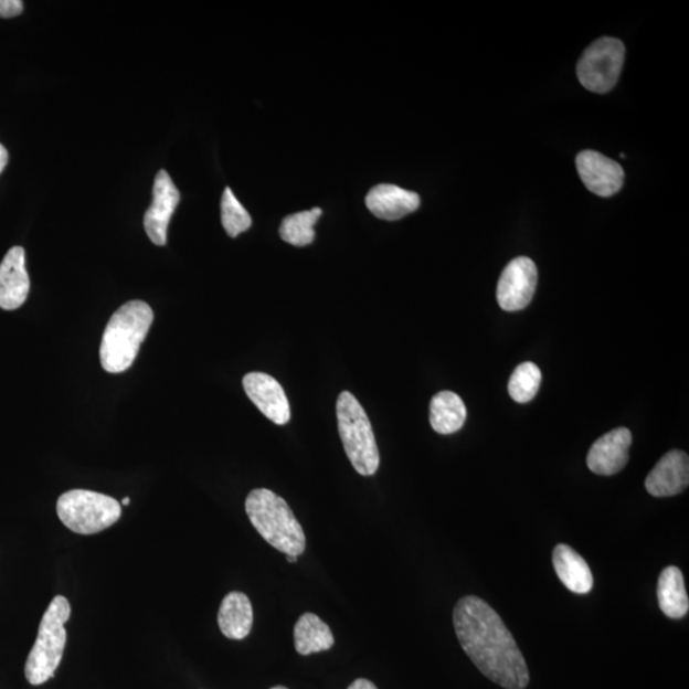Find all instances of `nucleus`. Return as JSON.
Wrapping results in <instances>:
<instances>
[{"label": "nucleus", "mask_w": 689, "mask_h": 689, "mask_svg": "<svg viewBox=\"0 0 689 689\" xmlns=\"http://www.w3.org/2000/svg\"><path fill=\"white\" fill-rule=\"evenodd\" d=\"M553 565L562 584L574 594H589L594 587V577L589 564L574 549L558 544L553 551Z\"/></svg>", "instance_id": "obj_16"}, {"label": "nucleus", "mask_w": 689, "mask_h": 689, "mask_svg": "<svg viewBox=\"0 0 689 689\" xmlns=\"http://www.w3.org/2000/svg\"><path fill=\"white\" fill-rule=\"evenodd\" d=\"M658 601L661 612L671 619L683 618L689 611L683 573L675 565L664 569L660 574Z\"/></svg>", "instance_id": "obj_19"}, {"label": "nucleus", "mask_w": 689, "mask_h": 689, "mask_svg": "<svg viewBox=\"0 0 689 689\" xmlns=\"http://www.w3.org/2000/svg\"><path fill=\"white\" fill-rule=\"evenodd\" d=\"M294 644L300 655L330 650L335 645L332 630L315 613H305L294 627Z\"/></svg>", "instance_id": "obj_18"}, {"label": "nucleus", "mask_w": 689, "mask_h": 689, "mask_svg": "<svg viewBox=\"0 0 689 689\" xmlns=\"http://www.w3.org/2000/svg\"><path fill=\"white\" fill-rule=\"evenodd\" d=\"M152 195V204L146 212L144 224L151 242L162 247L168 242V227L172 213L180 202L178 188L172 183L166 170H160L156 176Z\"/></svg>", "instance_id": "obj_9"}, {"label": "nucleus", "mask_w": 689, "mask_h": 689, "mask_svg": "<svg viewBox=\"0 0 689 689\" xmlns=\"http://www.w3.org/2000/svg\"><path fill=\"white\" fill-rule=\"evenodd\" d=\"M541 371L534 363H522L517 367L508 382V392L519 404H527L537 396L541 384Z\"/></svg>", "instance_id": "obj_22"}, {"label": "nucleus", "mask_w": 689, "mask_h": 689, "mask_svg": "<svg viewBox=\"0 0 689 689\" xmlns=\"http://www.w3.org/2000/svg\"><path fill=\"white\" fill-rule=\"evenodd\" d=\"M626 47L622 41L602 38L590 45L577 64L580 84L589 92L605 94L617 84L625 63Z\"/></svg>", "instance_id": "obj_7"}, {"label": "nucleus", "mask_w": 689, "mask_h": 689, "mask_svg": "<svg viewBox=\"0 0 689 689\" xmlns=\"http://www.w3.org/2000/svg\"><path fill=\"white\" fill-rule=\"evenodd\" d=\"M218 623L220 630L230 639H244L253 626V608L250 597L233 592L220 605Z\"/></svg>", "instance_id": "obj_17"}, {"label": "nucleus", "mask_w": 689, "mask_h": 689, "mask_svg": "<svg viewBox=\"0 0 689 689\" xmlns=\"http://www.w3.org/2000/svg\"><path fill=\"white\" fill-rule=\"evenodd\" d=\"M689 459L683 451H670L656 464L649 477L646 478V490L654 497H672L688 487Z\"/></svg>", "instance_id": "obj_13"}, {"label": "nucleus", "mask_w": 689, "mask_h": 689, "mask_svg": "<svg viewBox=\"0 0 689 689\" xmlns=\"http://www.w3.org/2000/svg\"><path fill=\"white\" fill-rule=\"evenodd\" d=\"M365 203L374 216L396 221L420 209L421 197L398 186L380 184L368 193Z\"/></svg>", "instance_id": "obj_15"}, {"label": "nucleus", "mask_w": 689, "mask_h": 689, "mask_svg": "<svg viewBox=\"0 0 689 689\" xmlns=\"http://www.w3.org/2000/svg\"><path fill=\"white\" fill-rule=\"evenodd\" d=\"M348 689H379V688H377L375 685L371 682V680L360 678V679L354 680V682H352Z\"/></svg>", "instance_id": "obj_25"}, {"label": "nucleus", "mask_w": 689, "mask_h": 689, "mask_svg": "<svg viewBox=\"0 0 689 689\" xmlns=\"http://www.w3.org/2000/svg\"><path fill=\"white\" fill-rule=\"evenodd\" d=\"M340 438L352 467L363 477H372L380 467V453L371 421L360 402L344 391L336 405Z\"/></svg>", "instance_id": "obj_5"}, {"label": "nucleus", "mask_w": 689, "mask_h": 689, "mask_svg": "<svg viewBox=\"0 0 689 689\" xmlns=\"http://www.w3.org/2000/svg\"><path fill=\"white\" fill-rule=\"evenodd\" d=\"M630 445L632 433L627 428L604 434L589 451V469L604 477L619 473L628 463Z\"/></svg>", "instance_id": "obj_12"}, {"label": "nucleus", "mask_w": 689, "mask_h": 689, "mask_svg": "<svg viewBox=\"0 0 689 689\" xmlns=\"http://www.w3.org/2000/svg\"><path fill=\"white\" fill-rule=\"evenodd\" d=\"M56 512L71 531L93 536L118 522L121 505L117 499L97 491L73 489L57 499Z\"/></svg>", "instance_id": "obj_6"}, {"label": "nucleus", "mask_w": 689, "mask_h": 689, "mask_svg": "<svg viewBox=\"0 0 689 689\" xmlns=\"http://www.w3.org/2000/svg\"><path fill=\"white\" fill-rule=\"evenodd\" d=\"M23 11L21 0H0V18L12 19L20 15Z\"/></svg>", "instance_id": "obj_24"}, {"label": "nucleus", "mask_w": 689, "mask_h": 689, "mask_svg": "<svg viewBox=\"0 0 689 689\" xmlns=\"http://www.w3.org/2000/svg\"><path fill=\"white\" fill-rule=\"evenodd\" d=\"M459 644L480 672L506 689H524L529 668L498 613L478 596L459 598L454 611Z\"/></svg>", "instance_id": "obj_1"}, {"label": "nucleus", "mask_w": 689, "mask_h": 689, "mask_svg": "<svg viewBox=\"0 0 689 689\" xmlns=\"http://www.w3.org/2000/svg\"><path fill=\"white\" fill-rule=\"evenodd\" d=\"M286 560L289 561L290 563H295L298 561V556L295 555H286Z\"/></svg>", "instance_id": "obj_27"}, {"label": "nucleus", "mask_w": 689, "mask_h": 689, "mask_svg": "<svg viewBox=\"0 0 689 689\" xmlns=\"http://www.w3.org/2000/svg\"><path fill=\"white\" fill-rule=\"evenodd\" d=\"M248 398L271 422L277 425L289 423L292 417L289 400L282 384L266 373L253 372L243 379Z\"/></svg>", "instance_id": "obj_11"}, {"label": "nucleus", "mask_w": 689, "mask_h": 689, "mask_svg": "<svg viewBox=\"0 0 689 689\" xmlns=\"http://www.w3.org/2000/svg\"><path fill=\"white\" fill-rule=\"evenodd\" d=\"M271 689H289V688H286V687H284V686H276V687H273V688H271Z\"/></svg>", "instance_id": "obj_29"}, {"label": "nucleus", "mask_w": 689, "mask_h": 689, "mask_svg": "<svg viewBox=\"0 0 689 689\" xmlns=\"http://www.w3.org/2000/svg\"><path fill=\"white\" fill-rule=\"evenodd\" d=\"M71 617V604L64 596H55L40 622L39 634L34 647H32L24 676L32 686L47 682L61 666L65 645H67V630L65 623Z\"/></svg>", "instance_id": "obj_4"}, {"label": "nucleus", "mask_w": 689, "mask_h": 689, "mask_svg": "<svg viewBox=\"0 0 689 689\" xmlns=\"http://www.w3.org/2000/svg\"><path fill=\"white\" fill-rule=\"evenodd\" d=\"M152 322L153 311L142 300L128 301L115 311L105 328L100 347L102 365L106 372L118 374L132 367Z\"/></svg>", "instance_id": "obj_2"}, {"label": "nucleus", "mask_w": 689, "mask_h": 689, "mask_svg": "<svg viewBox=\"0 0 689 689\" xmlns=\"http://www.w3.org/2000/svg\"><path fill=\"white\" fill-rule=\"evenodd\" d=\"M221 223L230 237L247 232L252 226V218L243 204L237 201L230 188H226L221 199Z\"/></svg>", "instance_id": "obj_23"}, {"label": "nucleus", "mask_w": 689, "mask_h": 689, "mask_svg": "<svg viewBox=\"0 0 689 689\" xmlns=\"http://www.w3.org/2000/svg\"><path fill=\"white\" fill-rule=\"evenodd\" d=\"M576 167L590 192L601 197H612L622 190L625 171L618 162L601 152L586 150L577 155Z\"/></svg>", "instance_id": "obj_10"}, {"label": "nucleus", "mask_w": 689, "mask_h": 689, "mask_svg": "<svg viewBox=\"0 0 689 689\" xmlns=\"http://www.w3.org/2000/svg\"><path fill=\"white\" fill-rule=\"evenodd\" d=\"M8 163V152L6 147L0 144V174H2Z\"/></svg>", "instance_id": "obj_26"}, {"label": "nucleus", "mask_w": 689, "mask_h": 689, "mask_svg": "<svg viewBox=\"0 0 689 689\" xmlns=\"http://www.w3.org/2000/svg\"><path fill=\"white\" fill-rule=\"evenodd\" d=\"M430 420L432 428L439 434H454L463 428L467 410L455 392L442 391L431 401Z\"/></svg>", "instance_id": "obj_20"}, {"label": "nucleus", "mask_w": 689, "mask_h": 689, "mask_svg": "<svg viewBox=\"0 0 689 689\" xmlns=\"http://www.w3.org/2000/svg\"><path fill=\"white\" fill-rule=\"evenodd\" d=\"M538 285V268L530 258L519 257L510 262L499 277L497 300L506 311L527 308L534 297Z\"/></svg>", "instance_id": "obj_8"}, {"label": "nucleus", "mask_w": 689, "mask_h": 689, "mask_svg": "<svg viewBox=\"0 0 689 689\" xmlns=\"http://www.w3.org/2000/svg\"><path fill=\"white\" fill-rule=\"evenodd\" d=\"M245 512L271 547L286 555L298 556L306 551L305 530L286 500L273 490L254 489L245 500Z\"/></svg>", "instance_id": "obj_3"}, {"label": "nucleus", "mask_w": 689, "mask_h": 689, "mask_svg": "<svg viewBox=\"0 0 689 689\" xmlns=\"http://www.w3.org/2000/svg\"><path fill=\"white\" fill-rule=\"evenodd\" d=\"M321 216L322 210L316 208L285 218L280 226L282 240L295 245V247H306V245L314 243L316 237L315 225Z\"/></svg>", "instance_id": "obj_21"}, {"label": "nucleus", "mask_w": 689, "mask_h": 689, "mask_svg": "<svg viewBox=\"0 0 689 689\" xmlns=\"http://www.w3.org/2000/svg\"><path fill=\"white\" fill-rule=\"evenodd\" d=\"M130 504V499L129 498H123L121 500V505L123 506H128Z\"/></svg>", "instance_id": "obj_28"}, {"label": "nucleus", "mask_w": 689, "mask_h": 689, "mask_svg": "<svg viewBox=\"0 0 689 689\" xmlns=\"http://www.w3.org/2000/svg\"><path fill=\"white\" fill-rule=\"evenodd\" d=\"M30 278L22 247H13L0 264V308L14 310L28 299Z\"/></svg>", "instance_id": "obj_14"}]
</instances>
